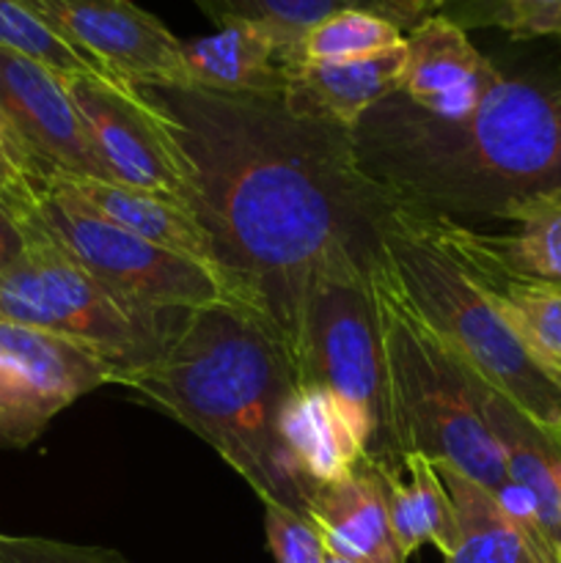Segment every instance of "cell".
Masks as SVG:
<instances>
[{
	"label": "cell",
	"instance_id": "6da1fadb",
	"mask_svg": "<svg viewBox=\"0 0 561 563\" xmlns=\"http://www.w3.org/2000/svg\"><path fill=\"white\" fill-rule=\"evenodd\" d=\"M132 86L168 115L229 300L262 317L295 366L317 273L339 253L385 264L399 203L361 168L350 132L289 113L280 97Z\"/></svg>",
	"mask_w": 561,
	"mask_h": 563
},
{
	"label": "cell",
	"instance_id": "7a4b0ae2",
	"mask_svg": "<svg viewBox=\"0 0 561 563\" xmlns=\"http://www.w3.org/2000/svg\"><path fill=\"white\" fill-rule=\"evenodd\" d=\"M350 135L361 168L399 207L465 225L495 220L515 198L561 187V71H504L457 121L394 93Z\"/></svg>",
	"mask_w": 561,
	"mask_h": 563
},
{
	"label": "cell",
	"instance_id": "3957f363",
	"mask_svg": "<svg viewBox=\"0 0 561 563\" xmlns=\"http://www.w3.org/2000/svg\"><path fill=\"white\" fill-rule=\"evenodd\" d=\"M121 388L218 451L262 504L308 515V495L280 434L297 372L251 308L220 300L187 311L163 355Z\"/></svg>",
	"mask_w": 561,
	"mask_h": 563
},
{
	"label": "cell",
	"instance_id": "277c9868",
	"mask_svg": "<svg viewBox=\"0 0 561 563\" xmlns=\"http://www.w3.org/2000/svg\"><path fill=\"white\" fill-rule=\"evenodd\" d=\"M374 289L402 451L457 467L498 498L509 478L479 401V374L407 300L388 258L374 273Z\"/></svg>",
	"mask_w": 561,
	"mask_h": 563
},
{
	"label": "cell",
	"instance_id": "5b68a950",
	"mask_svg": "<svg viewBox=\"0 0 561 563\" xmlns=\"http://www.w3.org/2000/svg\"><path fill=\"white\" fill-rule=\"evenodd\" d=\"M394 278L429 328L487 385L515 401L537 427L561 423V385L522 350L493 302L468 278L424 214L396 207L385 231Z\"/></svg>",
	"mask_w": 561,
	"mask_h": 563
},
{
	"label": "cell",
	"instance_id": "8992f818",
	"mask_svg": "<svg viewBox=\"0 0 561 563\" xmlns=\"http://www.w3.org/2000/svg\"><path fill=\"white\" fill-rule=\"evenodd\" d=\"M380 267L339 253L319 269L306 297L295 368L297 383L322 388L339 405L363 460L402 465L405 451L391 399L388 355L374 289Z\"/></svg>",
	"mask_w": 561,
	"mask_h": 563
},
{
	"label": "cell",
	"instance_id": "52a82bcc",
	"mask_svg": "<svg viewBox=\"0 0 561 563\" xmlns=\"http://www.w3.org/2000/svg\"><path fill=\"white\" fill-rule=\"evenodd\" d=\"M22 225V223H20ZM25 231V251L0 273V319L86 346L124 385L152 366L187 311H152L99 284L38 231Z\"/></svg>",
	"mask_w": 561,
	"mask_h": 563
},
{
	"label": "cell",
	"instance_id": "ba28073f",
	"mask_svg": "<svg viewBox=\"0 0 561 563\" xmlns=\"http://www.w3.org/2000/svg\"><path fill=\"white\" fill-rule=\"evenodd\" d=\"M14 218L135 306L196 311L229 300V291L207 267L110 223L53 176L38 181L33 198Z\"/></svg>",
	"mask_w": 561,
	"mask_h": 563
},
{
	"label": "cell",
	"instance_id": "9c48e42d",
	"mask_svg": "<svg viewBox=\"0 0 561 563\" xmlns=\"http://www.w3.org/2000/svg\"><path fill=\"white\" fill-rule=\"evenodd\" d=\"M108 181L190 198V170L168 115L132 82L105 71L64 75Z\"/></svg>",
	"mask_w": 561,
	"mask_h": 563
},
{
	"label": "cell",
	"instance_id": "30bf717a",
	"mask_svg": "<svg viewBox=\"0 0 561 563\" xmlns=\"http://www.w3.org/2000/svg\"><path fill=\"white\" fill-rule=\"evenodd\" d=\"M116 383L113 368L86 346L0 319V449L36 443L58 412Z\"/></svg>",
	"mask_w": 561,
	"mask_h": 563
},
{
	"label": "cell",
	"instance_id": "8fae6325",
	"mask_svg": "<svg viewBox=\"0 0 561 563\" xmlns=\"http://www.w3.org/2000/svg\"><path fill=\"white\" fill-rule=\"evenodd\" d=\"M91 64L127 82L182 86V38L132 0H22Z\"/></svg>",
	"mask_w": 561,
	"mask_h": 563
},
{
	"label": "cell",
	"instance_id": "7c38bea8",
	"mask_svg": "<svg viewBox=\"0 0 561 563\" xmlns=\"http://www.w3.org/2000/svg\"><path fill=\"white\" fill-rule=\"evenodd\" d=\"M0 115L42 179H108L88 141L86 124L72 102L64 75L11 47H0Z\"/></svg>",
	"mask_w": 561,
	"mask_h": 563
},
{
	"label": "cell",
	"instance_id": "4fadbf2b",
	"mask_svg": "<svg viewBox=\"0 0 561 563\" xmlns=\"http://www.w3.org/2000/svg\"><path fill=\"white\" fill-rule=\"evenodd\" d=\"M424 218L449 247L451 256L462 264L468 278L493 302L522 350L561 385V284L528 278L509 269L490 251L484 234L473 225L429 214Z\"/></svg>",
	"mask_w": 561,
	"mask_h": 563
},
{
	"label": "cell",
	"instance_id": "5bb4252c",
	"mask_svg": "<svg viewBox=\"0 0 561 563\" xmlns=\"http://www.w3.org/2000/svg\"><path fill=\"white\" fill-rule=\"evenodd\" d=\"M405 53L399 93L440 121L471 115L504 75L443 11L405 33Z\"/></svg>",
	"mask_w": 561,
	"mask_h": 563
},
{
	"label": "cell",
	"instance_id": "9a60e30c",
	"mask_svg": "<svg viewBox=\"0 0 561 563\" xmlns=\"http://www.w3.org/2000/svg\"><path fill=\"white\" fill-rule=\"evenodd\" d=\"M297 38L253 22H229L182 42V86L240 97H280Z\"/></svg>",
	"mask_w": 561,
	"mask_h": 563
},
{
	"label": "cell",
	"instance_id": "2e32d148",
	"mask_svg": "<svg viewBox=\"0 0 561 563\" xmlns=\"http://www.w3.org/2000/svg\"><path fill=\"white\" fill-rule=\"evenodd\" d=\"M405 44L383 55L339 64H286L280 102L300 119L352 132L358 121L394 97L405 75Z\"/></svg>",
	"mask_w": 561,
	"mask_h": 563
},
{
	"label": "cell",
	"instance_id": "e0dca14e",
	"mask_svg": "<svg viewBox=\"0 0 561 563\" xmlns=\"http://www.w3.org/2000/svg\"><path fill=\"white\" fill-rule=\"evenodd\" d=\"M479 401L504 456L506 478L531 500L539 531L561 563V445L482 377Z\"/></svg>",
	"mask_w": 561,
	"mask_h": 563
},
{
	"label": "cell",
	"instance_id": "ac0fdd59",
	"mask_svg": "<svg viewBox=\"0 0 561 563\" xmlns=\"http://www.w3.org/2000/svg\"><path fill=\"white\" fill-rule=\"evenodd\" d=\"M53 179H58L66 190L75 192L80 201L97 209L110 223L121 225L124 231L152 242V245L193 258L220 280L212 242H209L207 231L198 223L196 212H193L185 198L174 196V192L94 179V176H53Z\"/></svg>",
	"mask_w": 561,
	"mask_h": 563
},
{
	"label": "cell",
	"instance_id": "d6986e66",
	"mask_svg": "<svg viewBox=\"0 0 561 563\" xmlns=\"http://www.w3.org/2000/svg\"><path fill=\"white\" fill-rule=\"evenodd\" d=\"M308 517L317 522L330 553L352 563H407L391 531L388 509L372 462L314 495Z\"/></svg>",
	"mask_w": 561,
	"mask_h": 563
},
{
	"label": "cell",
	"instance_id": "ffe728a7",
	"mask_svg": "<svg viewBox=\"0 0 561 563\" xmlns=\"http://www.w3.org/2000/svg\"><path fill=\"white\" fill-rule=\"evenodd\" d=\"M280 434L308 495V506L319 489L350 476L363 462V451L344 412L322 388L314 385L297 383L280 421Z\"/></svg>",
	"mask_w": 561,
	"mask_h": 563
},
{
	"label": "cell",
	"instance_id": "44dd1931",
	"mask_svg": "<svg viewBox=\"0 0 561 563\" xmlns=\"http://www.w3.org/2000/svg\"><path fill=\"white\" fill-rule=\"evenodd\" d=\"M374 471L388 509L391 531L405 559L424 544H435L443 559L454 553L460 544V526L435 462L421 454H407L402 465H374Z\"/></svg>",
	"mask_w": 561,
	"mask_h": 563
},
{
	"label": "cell",
	"instance_id": "7402d4cb",
	"mask_svg": "<svg viewBox=\"0 0 561 563\" xmlns=\"http://www.w3.org/2000/svg\"><path fill=\"white\" fill-rule=\"evenodd\" d=\"M460 526V544L446 563H553L520 526L509 520L498 500L457 467L435 462Z\"/></svg>",
	"mask_w": 561,
	"mask_h": 563
},
{
	"label": "cell",
	"instance_id": "603a6c76",
	"mask_svg": "<svg viewBox=\"0 0 561 563\" xmlns=\"http://www.w3.org/2000/svg\"><path fill=\"white\" fill-rule=\"evenodd\" d=\"M495 220L515 225L509 234H484L490 251L506 267L528 278L561 284V187L515 198Z\"/></svg>",
	"mask_w": 561,
	"mask_h": 563
},
{
	"label": "cell",
	"instance_id": "cb8c5ba5",
	"mask_svg": "<svg viewBox=\"0 0 561 563\" xmlns=\"http://www.w3.org/2000/svg\"><path fill=\"white\" fill-rule=\"evenodd\" d=\"M405 44L396 22L366 9H341L297 36L286 64H339L383 55Z\"/></svg>",
	"mask_w": 561,
	"mask_h": 563
},
{
	"label": "cell",
	"instance_id": "d4e9b609",
	"mask_svg": "<svg viewBox=\"0 0 561 563\" xmlns=\"http://www.w3.org/2000/svg\"><path fill=\"white\" fill-rule=\"evenodd\" d=\"M193 3L215 22V27L229 22H253V25L275 27L292 38L341 9H366L385 16L380 0H193Z\"/></svg>",
	"mask_w": 561,
	"mask_h": 563
},
{
	"label": "cell",
	"instance_id": "484cf974",
	"mask_svg": "<svg viewBox=\"0 0 561 563\" xmlns=\"http://www.w3.org/2000/svg\"><path fill=\"white\" fill-rule=\"evenodd\" d=\"M0 47H11L58 75H80V71H102L97 64L77 53L58 33L50 31L22 0H0ZM108 75V71H105Z\"/></svg>",
	"mask_w": 561,
	"mask_h": 563
},
{
	"label": "cell",
	"instance_id": "4316f807",
	"mask_svg": "<svg viewBox=\"0 0 561 563\" xmlns=\"http://www.w3.org/2000/svg\"><path fill=\"white\" fill-rule=\"evenodd\" d=\"M449 3H460L468 22L495 25L517 42L561 36V0H449Z\"/></svg>",
	"mask_w": 561,
	"mask_h": 563
},
{
	"label": "cell",
	"instance_id": "83f0119b",
	"mask_svg": "<svg viewBox=\"0 0 561 563\" xmlns=\"http://www.w3.org/2000/svg\"><path fill=\"white\" fill-rule=\"evenodd\" d=\"M264 531L275 563H322L328 555L322 533L308 515L264 504Z\"/></svg>",
	"mask_w": 561,
	"mask_h": 563
},
{
	"label": "cell",
	"instance_id": "f1b7e54d",
	"mask_svg": "<svg viewBox=\"0 0 561 563\" xmlns=\"http://www.w3.org/2000/svg\"><path fill=\"white\" fill-rule=\"evenodd\" d=\"M0 563H130L108 548L66 544L44 537L0 533Z\"/></svg>",
	"mask_w": 561,
	"mask_h": 563
},
{
	"label": "cell",
	"instance_id": "f546056e",
	"mask_svg": "<svg viewBox=\"0 0 561 563\" xmlns=\"http://www.w3.org/2000/svg\"><path fill=\"white\" fill-rule=\"evenodd\" d=\"M38 181H42V176L33 168L28 154L22 152L20 141H16L14 132L9 130L6 119L0 115V201L11 212H20L33 198Z\"/></svg>",
	"mask_w": 561,
	"mask_h": 563
},
{
	"label": "cell",
	"instance_id": "4dcf8cb0",
	"mask_svg": "<svg viewBox=\"0 0 561 563\" xmlns=\"http://www.w3.org/2000/svg\"><path fill=\"white\" fill-rule=\"evenodd\" d=\"M449 3V0H380L385 16L391 22L402 27V31H413L418 22H424L427 16L440 14V9Z\"/></svg>",
	"mask_w": 561,
	"mask_h": 563
},
{
	"label": "cell",
	"instance_id": "1f68e13d",
	"mask_svg": "<svg viewBox=\"0 0 561 563\" xmlns=\"http://www.w3.org/2000/svg\"><path fill=\"white\" fill-rule=\"evenodd\" d=\"M25 251V231L9 207L0 201V273L9 269Z\"/></svg>",
	"mask_w": 561,
	"mask_h": 563
},
{
	"label": "cell",
	"instance_id": "d6a6232c",
	"mask_svg": "<svg viewBox=\"0 0 561 563\" xmlns=\"http://www.w3.org/2000/svg\"><path fill=\"white\" fill-rule=\"evenodd\" d=\"M322 563H352V561H346V559H341V555H336V553H330L328 550V555H324V561Z\"/></svg>",
	"mask_w": 561,
	"mask_h": 563
},
{
	"label": "cell",
	"instance_id": "836d02e7",
	"mask_svg": "<svg viewBox=\"0 0 561 563\" xmlns=\"http://www.w3.org/2000/svg\"><path fill=\"white\" fill-rule=\"evenodd\" d=\"M550 438H553V440H556V443H559V445H561V423H559V429H556V432H553V434H550Z\"/></svg>",
	"mask_w": 561,
	"mask_h": 563
}]
</instances>
